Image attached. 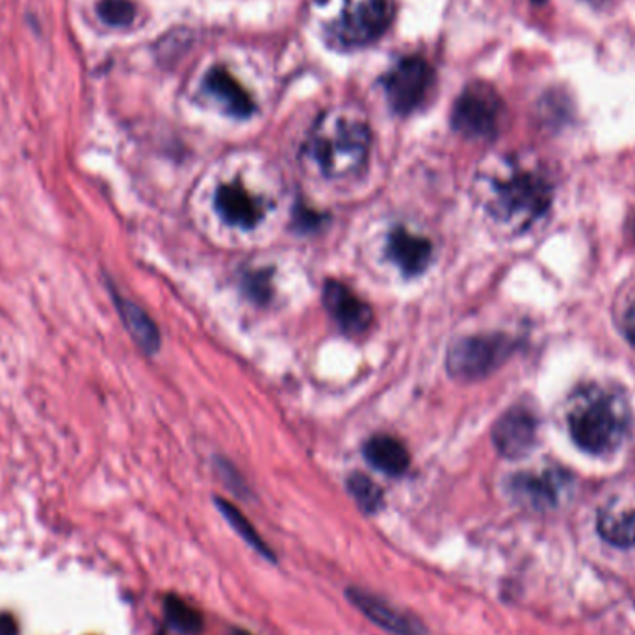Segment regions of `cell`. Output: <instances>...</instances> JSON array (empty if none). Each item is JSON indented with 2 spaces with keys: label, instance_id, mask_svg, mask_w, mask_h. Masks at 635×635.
Returning <instances> with one entry per match:
<instances>
[{
  "label": "cell",
  "instance_id": "ba28073f",
  "mask_svg": "<svg viewBox=\"0 0 635 635\" xmlns=\"http://www.w3.org/2000/svg\"><path fill=\"white\" fill-rule=\"evenodd\" d=\"M571 474L558 467H545L537 472H522L509 480V493L533 511H550L563 504L572 489Z\"/></svg>",
  "mask_w": 635,
  "mask_h": 635
},
{
  "label": "cell",
  "instance_id": "603a6c76",
  "mask_svg": "<svg viewBox=\"0 0 635 635\" xmlns=\"http://www.w3.org/2000/svg\"><path fill=\"white\" fill-rule=\"evenodd\" d=\"M0 635H19V624L6 611H0Z\"/></svg>",
  "mask_w": 635,
  "mask_h": 635
},
{
  "label": "cell",
  "instance_id": "9c48e42d",
  "mask_svg": "<svg viewBox=\"0 0 635 635\" xmlns=\"http://www.w3.org/2000/svg\"><path fill=\"white\" fill-rule=\"evenodd\" d=\"M324 305L333 322L350 337H361L374 324L370 305L364 303L350 286L335 279L325 283Z\"/></svg>",
  "mask_w": 635,
  "mask_h": 635
},
{
  "label": "cell",
  "instance_id": "ffe728a7",
  "mask_svg": "<svg viewBox=\"0 0 635 635\" xmlns=\"http://www.w3.org/2000/svg\"><path fill=\"white\" fill-rule=\"evenodd\" d=\"M348 491H350L353 500L359 504L364 513L374 515L381 507H383V491L381 487L370 480L364 474H351L348 478Z\"/></svg>",
  "mask_w": 635,
  "mask_h": 635
},
{
  "label": "cell",
  "instance_id": "5b68a950",
  "mask_svg": "<svg viewBox=\"0 0 635 635\" xmlns=\"http://www.w3.org/2000/svg\"><path fill=\"white\" fill-rule=\"evenodd\" d=\"M506 106L487 82L468 84L452 110V127L468 140H493L502 129Z\"/></svg>",
  "mask_w": 635,
  "mask_h": 635
},
{
  "label": "cell",
  "instance_id": "e0dca14e",
  "mask_svg": "<svg viewBox=\"0 0 635 635\" xmlns=\"http://www.w3.org/2000/svg\"><path fill=\"white\" fill-rule=\"evenodd\" d=\"M112 296L116 301V309L121 314V320L125 327L129 329L132 338L138 342V346L147 353H155L160 346V333L155 322L147 316V312L142 307H138L134 301L123 298L112 288Z\"/></svg>",
  "mask_w": 635,
  "mask_h": 635
},
{
  "label": "cell",
  "instance_id": "44dd1931",
  "mask_svg": "<svg viewBox=\"0 0 635 635\" xmlns=\"http://www.w3.org/2000/svg\"><path fill=\"white\" fill-rule=\"evenodd\" d=\"M97 13L104 25L123 28L132 25L136 17V6L130 0H101L97 4Z\"/></svg>",
  "mask_w": 635,
  "mask_h": 635
},
{
  "label": "cell",
  "instance_id": "3957f363",
  "mask_svg": "<svg viewBox=\"0 0 635 635\" xmlns=\"http://www.w3.org/2000/svg\"><path fill=\"white\" fill-rule=\"evenodd\" d=\"M567 422L574 442L587 454L604 455L623 444L632 413L621 390L587 383L567 405Z\"/></svg>",
  "mask_w": 635,
  "mask_h": 635
},
{
  "label": "cell",
  "instance_id": "d6986e66",
  "mask_svg": "<svg viewBox=\"0 0 635 635\" xmlns=\"http://www.w3.org/2000/svg\"><path fill=\"white\" fill-rule=\"evenodd\" d=\"M164 615L169 628L177 634L199 635L205 628L203 615L175 595H168L164 600Z\"/></svg>",
  "mask_w": 635,
  "mask_h": 635
},
{
  "label": "cell",
  "instance_id": "277c9868",
  "mask_svg": "<svg viewBox=\"0 0 635 635\" xmlns=\"http://www.w3.org/2000/svg\"><path fill=\"white\" fill-rule=\"evenodd\" d=\"M312 17L329 45L353 51L374 43L389 30L394 0H314Z\"/></svg>",
  "mask_w": 635,
  "mask_h": 635
},
{
  "label": "cell",
  "instance_id": "4fadbf2b",
  "mask_svg": "<svg viewBox=\"0 0 635 635\" xmlns=\"http://www.w3.org/2000/svg\"><path fill=\"white\" fill-rule=\"evenodd\" d=\"M203 90L227 114L238 119L253 116L257 106L244 86L221 65H216L203 78Z\"/></svg>",
  "mask_w": 635,
  "mask_h": 635
},
{
  "label": "cell",
  "instance_id": "484cf974",
  "mask_svg": "<svg viewBox=\"0 0 635 635\" xmlns=\"http://www.w3.org/2000/svg\"><path fill=\"white\" fill-rule=\"evenodd\" d=\"M231 635H251L247 630H242V628H233L231 630Z\"/></svg>",
  "mask_w": 635,
  "mask_h": 635
},
{
  "label": "cell",
  "instance_id": "8992f818",
  "mask_svg": "<svg viewBox=\"0 0 635 635\" xmlns=\"http://www.w3.org/2000/svg\"><path fill=\"white\" fill-rule=\"evenodd\" d=\"M513 350L515 342L506 335H474L459 338L448 350L446 368L455 379H481L493 374Z\"/></svg>",
  "mask_w": 635,
  "mask_h": 635
},
{
  "label": "cell",
  "instance_id": "7402d4cb",
  "mask_svg": "<svg viewBox=\"0 0 635 635\" xmlns=\"http://www.w3.org/2000/svg\"><path fill=\"white\" fill-rule=\"evenodd\" d=\"M247 292L257 299V301H266L270 298V281L268 275L262 272H253V275L247 277Z\"/></svg>",
  "mask_w": 635,
  "mask_h": 635
},
{
  "label": "cell",
  "instance_id": "6da1fadb",
  "mask_svg": "<svg viewBox=\"0 0 635 635\" xmlns=\"http://www.w3.org/2000/svg\"><path fill=\"white\" fill-rule=\"evenodd\" d=\"M481 205L494 223L511 233H524L543 220L554 199L545 171L504 158L480 175Z\"/></svg>",
  "mask_w": 635,
  "mask_h": 635
},
{
  "label": "cell",
  "instance_id": "d4e9b609",
  "mask_svg": "<svg viewBox=\"0 0 635 635\" xmlns=\"http://www.w3.org/2000/svg\"><path fill=\"white\" fill-rule=\"evenodd\" d=\"M624 335L630 340V344L635 346V303L630 307V311L624 316Z\"/></svg>",
  "mask_w": 635,
  "mask_h": 635
},
{
  "label": "cell",
  "instance_id": "7c38bea8",
  "mask_svg": "<svg viewBox=\"0 0 635 635\" xmlns=\"http://www.w3.org/2000/svg\"><path fill=\"white\" fill-rule=\"evenodd\" d=\"M600 537L617 548L635 546V496L617 494L598 511Z\"/></svg>",
  "mask_w": 635,
  "mask_h": 635
},
{
  "label": "cell",
  "instance_id": "f1b7e54d",
  "mask_svg": "<svg viewBox=\"0 0 635 635\" xmlns=\"http://www.w3.org/2000/svg\"><path fill=\"white\" fill-rule=\"evenodd\" d=\"M634 234H635V220H634Z\"/></svg>",
  "mask_w": 635,
  "mask_h": 635
},
{
  "label": "cell",
  "instance_id": "8fae6325",
  "mask_svg": "<svg viewBox=\"0 0 635 635\" xmlns=\"http://www.w3.org/2000/svg\"><path fill=\"white\" fill-rule=\"evenodd\" d=\"M537 416L528 407H513L502 416L493 429L494 446L509 459L532 452L537 441Z\"/></svg>",
  "mask_w": 635,
  "mask_h": 635
},
{
  "label": "cell",
  "instance_id": "83f0119b",
  "mask_svg": "<svg viewBox=\"0 0 635 635\" xmlns=\"http://www.w3.org/2000/svg\"><path fill=\"white\" fill-rule=\"evenodd\" d=\"M533 4H545L548 0H532Z\"/></svg>",
  "mask_w": 635,
  "mask_h": 635
},
{
  "label": "cell",
  "instance_id": "cb8c5ba5",
  "mask_svg": "<svg viewBox=\"0 0 635 635\" xmlns=\"http://www.w3.org/2000/svg\"><path fill=\"white\" fill-rule=\"evenodd\" d=\"M296 221H298L299 227L309 229V227H318L320 225V216L316 212H309V210H298L296 212Z\"/></svg>",
  "mask_w": 635,
  "mask_h": 635
},
{
  "label": "cell",
  "instance_id": "7a4b0ae2",
  "mask_svg": "<svg viewBox=\"0 0 635 635\" xmlns=\"http://www.w3.org/2000/svg\"><path fill=\"white\" fill-rule=\"evenodd\" d=\"M372 132L366 117L348 108H329L312 125L301 155L324 179H350L366 166Z\"/></svg>",
  "mask_w": 635,
  "mask_h": 635
},
{
  "label": "cell",
  "instance_id": "2e32d148",
  "mask_svg": "<svg viewBox=\"0 0 635 635\" xmlns=\"http://www.w3.org/2000/svg\"><path fill=\"white\" fill-rule=\"evenodd\" d=\"M364 457L379 472L394 478L403 476L411 465V457L403 442L390 435H374L368 439L364 444Z\"/></svg>",
  "mask_w": 635,
  "mask_h": 635
},
{
  "label": "cell",
  "instance_id": "4316f807",
  "mask_svg": "<svg viewBox=\"0 0 635 635\" xmlns=\"http://www.w3.org/2000/svg\"><path fill=\"white\" fill-rule=\"evenodd\" d=\"M587 2H591V4H595V6H600V4H604V2H608V0H587Z\"/></svg>",
  "mask_w": 635,
  "mask_h": 635
},
{
  "label": "cell",
  "instance_id": "30bf717a",
  "mask_svg": "<svg viewBox=\"0 0 635 635\" xmlns=\"http://www.w3.org/2000/svg\"><path fill=\"white\" fill-rule=\"evenodd\" d=\"M346 597L357 610L368 617L372 623L383 628L385 632L394 635H426L424 623L411 615L409 611H403L390 604L385 598L376 597L370 591H364L359 587H350L346 591Z\"/></svg>",
  "mask_w": 635,
  "mask_h": 635
},
{
  "label": "cell",
  "instance_id": "ac0fdd59",
  "mask_svg": "<svg viewBox=\"0 0 635 635\" xmlns=\"http://www.w3.org/2000/svg\"><path fill=\"white\" fill-rule=\"evenodd\" d=\"M216 506L220 509V513L225 517V520L233 526L234 532L238 533L246 541L247 545L251 546L262 558L268 559L272 563L277 561L272 548L260 537V533L253 528V524L247 520L246 515L238 507L233 506L231 502H227L223 498H216Z\"/></svg>",
  "mask_w": 635,
  "mask_h": 635
},
{
  "label": "cell",
  "instance_id": "52a82bcc",
  "mask_svg": "<svg viewBox=\"0 0 635 635\" xmlns=\"http://www.w3.org/2000/svg\"><path fill=\"white\" fill-rule=\"evenodd\" d=\"M433 82V67L420 56H407L390 67L383 78V88L392 110L407 116L426 101Z\"/></svg>",
  "mask_w": 635,
  "mask_h": 635
},
{
  "label": "cell",
  "instance_id": "9a60e30c",
  "mask_svg": "<svg viewBox=\"0 0 635 635\" xmlns=\"http://www.w3.org/2000/svg\"><path fill=\"white\" fill-rule=\"evenodd\" d=\"M389 257L405 275H418L428 268L433 255V246L428 238L409 233L403 227H396L387 244Z\"/></svg>",
  "mask_w": 635,
  "mask_h": 635
},
{
  "label": "cell",
  "instance_id": "5bb4252c",
  "mask_svg": "<svg viewBox=\"0 0 635 635\" xmlns=\"http://www.w3.org/2000/svg\"><path fill=\"white\" fill-rule=\"evenodd\" d=\"M214 207L223 220L240 229H253L262 220V207L257 197L249 194L240 182L221 184L216 190Z\"/></svg>",
  "mask_w": 635,
  "mask_h": 635
}]
</instances>
